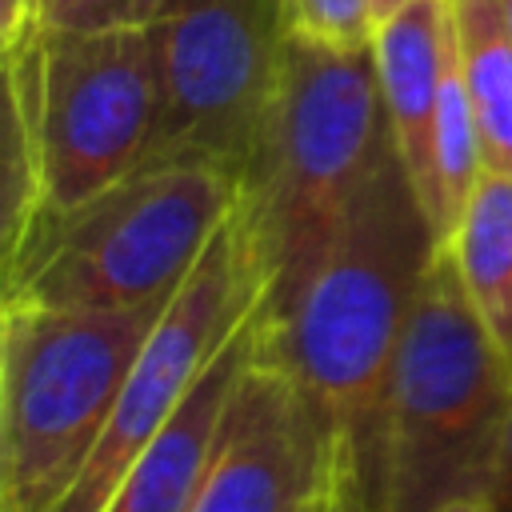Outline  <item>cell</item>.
Wrapping results in <instances>:
<instances>
[{"label":"cell","instance_id":"obj_17","mask_svg":"<svg viewBox=\"0 0 512 512\" xmlns=\"http://www.w3.org/2000/svg\"><path fill=\"white\" fill-rule=\"evenodd\" d=\"M0 28H4V48L20 44L32 28V0H0Z\"/></svg>","mask_w":512,"mask_h":512},{"label":"cell","instance_id":"obj_3","mask_svg":"<svg viewBox=\"0 0 512 512\" xmlns=\"http://www.w3.org/2000/svg\"><path fill=\"white\" fill-rule=\"evenodd\" d=\"M508 412L512 368L436 248L388 380L380 512H440L484 496Z\"/></svg>","mask_w":512,"mask_h":512},{"label":"cell","instance_id":"obj_21","mask_svg":"<svg viewBox=\"0 0 512 512\" xmlns=\"http://www.w3.org/2000/svg\"><path fill=\"white\" fill-rule=\"evenodd\" d=\"M324 512H344V504H328V508H324Z\"/></svg>","mask_w":512,"mask_h":512},{"label":"cell","instance_id":"obj_9","mask_svg":"<svg viewBox=\"0 0 512 512\" xmlns=\"http://www.w3.org/2000/svg\"><path fill=\"white\" fill-rule=\"evenodd\" d=\"M328 504L340 500L316 416L256 344L224 404L192 512H324Z\"/></svg>","mask_w":512,"mask_h":512},{"label":"cell","instance_id":"obj_2","mask_svg":"<svg viewBox=\"0 0 512 512\" xmlns=\"http://www.w3.org/2000/svg\"><path fill=\"white\" fill-rule=\"evenodd\" d=\"M392 152L372 44L328 48L292 32L240 180V212L268 272L264 308L296 292Z\"/></svg>","mask_w":512,"mask_h":512},{"label":"cell","instance_id":"obj_12","mask_svg":"<svg viewBox=\"0 0 512 512\" xmlns=\"http://www.w3.org/2000/svg\"><path fill=\"white\" fill-rule=\"evenodd\" d=\"M440 248L448 252L472 312L512 368V176L484 172Z\"/></svg>","mask_w":512,"mask_h":512},{"label":"cell","instance_id":"obj_10","mask_svg":"<svg viewBox=\"0 0 512 512\" xmlns=\"http://www.w3.org/2000/svg\"><path fill=\"white\" fill-rule=\"evenodd\" d=\"M456 32L448 0H408L372 32V64L396 156L424 204L440 88L452 68Z\"/></svg>","mask_w":512,"mask_h":512},{"label":"cell","instance_id":"obj_6","mask_svg":"<svg viewBox=\"0 0 512 512\" xmlns=\"http://www.w3.org/2000/svg\"><path fill=\"white\" fill-rule=\"evenodd\" d=\"M4 68L28 88L40 144V212L32 228L148 164L160 120V72L148 28L28 32L4 48Z\"/></svg>","mask_w":512,"mask_h":512},{"label":"cell","instance_id":"obj_1","mask_svg":"<svg viewBox=\"0 0 512 512\" xmlns=\"http://www.w3.org/2000/svg\"><path fill=\"white\" fill-rule=\"evenodd\" d=\"M436 248L428 212L392 152L296 292L256 308V344L308 400L344 512H380L388 380Z\"/></svg>","mask_w":512,"mask_h":512},{"label":"cell","instance_id":"obj_8","mask_svg":"<svg viewBox=\"0 0 512 512\" xmlns=\"http://www.w3.org/2000/svg\"><path fill=\"white\" fill-rule=\"evenodd\" d=\"M264 292L268 272L252 224L236 204L228 224L216 232L200 264L188 272L180 292L144 336L88 468L52 512H104L120 476L164 432V424L180 412L204 372L256 316Z\"/></svg>","mask_w":512,"mask_h":512},{"label":"cell","instance_id":"obj_7","mask_svg":"<svg viewBox=\"0 0 512 512\" xmlns=\"http://www.w3.org/2000/svg\"><path fill=\"white\" fill-rule=\"evenodd\" d=\"M160 72L152 160H200L244 180L280 84L288 0H164L148 28Z\"/></svg>","mask_w":512,"mask_h":512},{"label":"cell","instance_id":"obj_15","mask_svg":"<svg viewBox=\"0 0 512 512\" xmlns=\"http://www.w3.org/2000/svg\"><path fill=\"white\" fill-rule=\"evenodd\" d=\"M288 20L296 36L328 48H368L376 32L372 0H288Z\"/></svg>","mask_w":512,"mask_h":512},{"label":"cell","instance_id":"obj_13","mask_svg":"<svg viewBox=\"0 0 512 512\" xmlns=\"http://www.w3.org/2000/svg\"><path fill=\"white\" fill-rule=\"evenodd\" d=\"M456 64L480 128L488 172L512 176V32L500 0H448Z\"/></svg>","mask_w":512,"mask_h":512},{"label":"cell","instance_id":"obj_5","mask_svg":"<svg viewBox=\"0 0 512 512\" xmlns=\"http://www.w3.org/2000/svg\"><path fill=\"white\" fill-rule=\"evenodd\" d=\"M168 304L52 308L4 300L0 512H52L88 468L132 360Z\"/></svg>","mask_w":512,"mask_h":512},{"label":"cell","instance_id":"obj_20","mask_svg":"<svg viewBox=\"0 0 512 512\" xmlns=\"http://www.w3.org/2000/svg\"><path fill=\"white\" fill-rule=\"evenodd\" d=\"M500 16H504V24H508V32H512V0H500Z\"/></svg>","mask_w":512,"mask_h":512},{"label":"cell","instance_id":"obj_18","mask_svg":"<svg viewBox=\"0 0 512 512\" xmlns=\"http://www.w3.org/2000/svg\"><path fill=\"white\" fill-rule=\"evenodd\" d=\"M440 512H488V496H468V500H456Z\"/></svg>","mask_w":512,"mask_h":512},{"label":"cell","instance_id":"obj_16","mask_svg":"<svg viewBox=\"0 0 512 512\" xmlns=\"http://www.w3.org/2000/svg\"><path fill=\"white\" fill-rule=\"evenodd\" d=\"M488 512H512V412L500 436V452L492 464V480H488Z\"/></svg>","mask_w":512,"mask_h":512},{"label":"cell","instance_id":"obj_11","mask_svg":"<svg viewBox=\"0 0 512 512\" xmlns=\"http://www.w3.org/2000/svg\"><path fill=\"white\" fill-rule=\"evenodd\" d=\"M252 348H256V316L204 372V380L192 388L180 412L164 424V432L132 460V468L112 488L104 512H192L196 508L204 472L216 452L224 404Z\"/></svg>","mask_w":512,"mask_h":512},{"label":"cell","instance_id":"obj_4","mask_svg":"<svg viewBox=\"0 0 512 512\" xmlns=\"http://www.w3.org/2000/svg\"><path fill=\"white\" fill-rule=\"evenodd\" d=\"M240 204V180L200 160H152L44 220L4 264V300L52 308L168 304Z\"/></svg>","mask_w":512,"mask_h":512},{"label":"cell","instance_id":"obj_19","mask_svg":"<svg viewBox=\"0 0 512 512\" xmlns=\"http://www.w3.org/2000/svg\"><path fill=\"white\" fill-rule=\"evenodd\" d=\"M372 4H376V24H380V20H384V16H392V12H396V8H404V4H408V0H372Z\"/></svg>","mask_w":512,"mask_h":512},{"label":"cell","instance_id":"obj_14","mask_svg":"<svg viewBox=\"0 0 512 512\" xmlns=\"http://www.w3.org/2000/svg\"><path fill=\"white\" fill-rule=\"evenodd\" d=\"M164 0H32L36 32H120L152 28Z\"/></svg>","mask_w":512,"mask_h":512}]
</instances>
